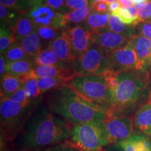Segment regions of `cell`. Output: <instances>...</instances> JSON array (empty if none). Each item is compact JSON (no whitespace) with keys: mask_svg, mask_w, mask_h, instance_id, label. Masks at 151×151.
I'll return each mask as SVG.
<instances>
[{"mask_svg":"<svg viewBox=\"0 0 151 151\" xmlns=\"http://www.w3.org/2000/svg\"><path fill=\"white\" fill-rule=\"evenodd\" d=\"M110 3L105 1H92L90 3V6L92 11L99 14H106L109 13V6Z\"/></svg>","mask_w":151,"mask_h":151,"instance_id":"cell-40","label":"cell"},{"mask_svg":"<svg viewBox=\"0 0 151 151\" xmlns=\"http://www.w3.org/2000/svg\"><path fill=\"white\" fill-rule=\"evenodd\" d=\"M92 1H105V2H109L111 4L115 1V0H90V3L92 2Z\"/></svg>","mask_w":151,"mask_h":151,"instance_id":"cell-47","label":"cell"},{"mask_svg":"<svg viewBox=\"0 0 151 151\" xmlns=\"http://www.w3.org/2000/svg\"><path fill=\"white\" fill-rule=\"evenodd\" d=\"M62 15V13L51 9L46 4H43L32 8L26 16L29 18L35 28L51 27L59 31H64Z\"/></svg>","mask_w":151,"mask_h":151,"instance_id":"cell-9","label":"cell"},{"mask_svg":"<svg viewBox=\"0 0 151 151\" xmlns=\"http://www.w3.org/2000/svg\"><path fill=\"white\" fill-rule=\"evenodd\" d=\"M6 62H14L18 60H32L28 55L24 52L20 43L16 42L12 45L8 50L3 55Z\"/></svg>","mask_w":151,"mask_h":151,"instance_id":"cell-28","label":"cell"},{"mask_svg":"<svg viewBox=\"0 0 151 151\" xmlns=\"http://www.w3.org/2000/svg\"><path fill=\"white\" fill-rule=\"evenodd\" d=\"M150 1H151V0H150Z\"/></svg>","mask_w":151,"mask_h":151,"instance_id":"cell-53","label":"cell"},{"mask_svg":"<svg viewBox=\"0 0 151 151\" xmlns=\"http://www.w3.org/2000/svg\"><path fill=\"white\" fill-rule=\"evenodd\" d=\"M36 32L41 37V39L50 42L56 39L62 31H59L51 27H39L36 28Z\"/></svg>","mask_w":151,"mask_h":151,"instance_id":"cell-34","label":"cell"},{"mask_svg":"<svg viewBox=\"0 0 151 151\" xmlns=\"http://www.w3.org/2000/svg\"><path fill=\"white\" fill-rule=\"evenodd\" d=\"M25 151H81L74 143L70 140H67L62 142L50 145V146L42 147V148L32 149Z\"/></svg>","mask_w":151,"mask_h":151,"instance_id":"cell-30","label":"cell"},{"mask_svg":"<svg viewBox=\"0 0 151 151\" xmlns=\"http://www.w3.org/2000/svg\"><path fill=\"white\" fill-rule=\"evenodd\" d=\"M70 38L76 61L92 45L94 35L84 25L76 24L65 29Z\"/></svg>","mask_w":151,"mask_h":151,"instance_id":"cell-11","label":"cell"},{"mask_svg":"<svg viewBox=\"0 0 151 151\" xmlns=\"http://www.w3.org/2000/svg\"><path fill=\"white\" fill-rule=\"evenodd\" d=\"M24 52L31 58H35L43 49V43L41 39L37 32L25 37L19 42Z\"/></svg>","mask_w":151,"mask_h":151,"instance_id":"cell-22","label":"cell"},{"mask_svg":"<svg viewBox=\"0 0 151 151\" xmlns=\"http://www.w3.org/2000/svg\"><path fill=\"white\" fill-rule=\"evenodd\" d=\"M96 151H106V147H105V148H104L103 149H101V150H96Z\"/></svg>","mask_w":151,"mask_h":151,"instance_id":"cell-48","label":"cell"},{"mask_svg":"<svg viewBox=\"0 0 151 151\" xmlns=\"http://www.w3.org/2000/svg\"><path fill=\"white\" fill-rule=\"evenodd\" d=\"M134 37L120 35L106 30L103 32L94 35L92 45L97 46L109 53L127 46L131 42Z\"/></svg>","mask_w":151,"mask_h":151,"instance_id":"cell-12","label":"cell"},{"mask_svg":"<svg viewBox=\"0 0 151 151\" xmlns=\"http://www.w3.org/2000/svg\"><path fill=\"white\" fill-rule=\"evenodd\" d=\"M35 79L40 78H51L58 77L65 79L68 83L80 74L75 67L60 64L50 66H35L32 69Z\"/></svg>","mask_w":151,"mask_h":151,"instance_id":"cell-13","label":"cell"},{"mask_svg":"<svg viewBox=\"0 0 151 151\" xmlns=\"http://www.w3.org/2000/svg\"><path fill=\"white\" fill-rule=\"evenodd\" d=\"M137 65V55L131 41L127 46L111 53L107 70H110L116 73H120L136 70Z\"/></svg>","mask_w":151,"mask_h":151,"instance_id":"cell-10","label":"cell"},{"mask_svg":"<svg viewBox=\"0 0 151 151\" xmlns=\"http://www.w3.org/2000/svg\"><path fill=\"white\" fill-rule=\"evenodd\" d=\"M44 4L62 14H65V10L67 9L65 5V0H46Z\"/></svg>","mask_w":151,"mask_h":151,"instance_id":"cell-39","label":"cell"},{"mask_svg":"<svg viewBox=\"0 0 151 151\" xmlns=\"http://www.w3.org/2000/svg\"><path fill=\"white\" fill-rule=\"evenodd\" d=\"M149 99L151 101V90H150V95H149Z\"/></svg>","mask_w":151,"mask_h":151,"instance_id":"cell-49","label":"cell"},{"mask_svg":"<svg viewBox=\"0 0 151 151\" xmlns=\"http://www.w3.org/2000/svg\"><path fill=\"white\" fill-rule=\"evenodd\" d=\"M20 15L8 8L2 4L0 5V19H1V23L4 24L9 27H11L14 24L16 19Z\"/></svg>","mask_w":151,"mask_h":151,"instance_id":"cell-31","label":"cell"},{"mask_svg":"<svg viewBox=\"0 0 151 151\" xmlns=\"http://www.w3.org/2000/svg\"><path fill=\"white\" fill-rule=\"evenodd\" d=\"M110 53L92 45L76 62L75 67L81 76L101 74L109 67Z\"/></svg>","mask_w":151,"mask_h":151,"instance_id":"cell-7","label":"cell"},{"mask_svg":"<svg viewBox=\"0 0 151 151\" xmlns=\"http://www.w3.org/2000/svg\"><path fill=\"white\" fill-rule=\"evenodd\" d=\"M134 133L151 135V101L148 98L136 111L133 117Z\"/></svg>","mask_w":151,"mask_h":151,"instance_id":"cell-16","label":"cell"},{"mask_svg":"<svg viewBox=\"0 0 151 151\" xmlns=\"http://www.w3.org/2000/svg\"><path fill=\"white\" fill-rule=\"evenodd\" d=\"M149 139H150V141H151V135L150 136V137H149Z\"/></svg>","mask_w":151,"mask_h":151,"instance_id":"cell-50","label":"cell"},{"mask_svg":"<svg viewBox=\"0 0 151 151\" xmlns=\"http://www.w3.org/2000/svg\"><path fill=\"white\" fill-rule=\"evenodd\" d=\"M28 3L31 6L32 8L37 6L43 4L45 3L46 0H27Z\"/></svg>","mask_w":151,"mask_h":151,"instance_id":"cell-43","label":"cell"},{"mask_svg":"<svg viewBox=\"0 0 151 151\" xmlns=\"http://www.w3.org/2000/svg\"><path fill=\"white\" fill-rule=\"evenodd\" d=\"M149 21H151V18L150 19V20H149Z\"/></svg>","mask_w":151,"mask_h":151,"instance_id":"cell-51","label":"cell"},{"mask_svg":"<svg viewBox=\"0 0 151 151\" xmlns=\"http://www.w3.org/2000/svg\"><path fill=\"white\" fill-rule=\"evenodd\" d=\"M32 107H24L8 98L1 99V133L5 140H13L20 134L35 110Z\"/></svg>","mask_w":151,"mask_h":151,"instance_id":"cell-4","label":"cell"},{"mask_svg":"<svg viewBox=\"0 0 151 151\" xmlns=\"http://www.w3.org/2000/svg\"><path fill=\"white\" fill-rule=\"evenodd\" d=\"M6 98L12 100V101H15V102L20 104L23 106L24 107H29L31 106H33L32 100H31L27 97L23 87H22L18 91L13 94H11V95L9 96Z\"/></svg>","mask_w":151,"mask_h":151,"instance_id":"cell-33","label":"cell"},{"mask_svg":"<svg viewBox=\"0 0 151 151\" xmlns=\"http://www.w3.org/2000/svg\"><path fill=\"white\" fill-rule=\"evenodd\" d=\"M118 87L111 93L112 109L108 116H129L148 99L150 73L148 71H125L118 73Z\"/></svg>","mask_w":151,"mask_h":151,"instance_id":"cell-3","label":"cell"},{"mask_svg":"<svg viewBox=\"0 0 151 151\" xmlns=\"http://www.w3.org/2000/svg\"><path fill=\"white\" fill-rule=\"evenodd\" d=\"M137 35L143 36L151 40V21H146L138 24Z\"/></svg>","mask_w":151,"mask_h":151,"instance_id":"cell-38","label":"cell"},{"mask_svg":"<svg viewBox=\"0 0 151 151\" xmlns=\"http://www.w3.org/2000/svg\"><path fill=\"white\" fill-rule=\"evenodd\" d=\"M35 67L32 59L6 62V73L17 76L27 73Z\"/></svg>","mask_w":151,"mask_h":151,"instance_id":"cell-25","label":"cell"},{"mask_svg":"<svg viewBox=\"0 0 151 151\" xmlns=\"http://www.w3.org/2000/svg\"><path fill=\"white\" fill-rule=\"evenodd\" d=\"M0 3L22 16H26L32 9L27 0H0Z\"/></svg>","mask_w":151,"mask_h":151,"instance_id":"cell-29","label":"cell"},{"mask_svg":"<svg viewBox=\"0 0 151 151\" xmlns=\"http://www.w3.org/2000/svg\"><path fill=\"white\" fill-rule=\"evenodd\" d=\"M6 73V60L4 56L1 55L0 56V76L1 78Z\"/></svg>","mask_w":151,"mask_h":151,"instance_id":"cell-41","label":"cell"},{"mask_svg":"<svg viewBox=\"0 0 151 151\" xmlns=\"http://www.w3.org/2000/svg\"><path fill=\"white\" fill-rule=\"evenodd\" d=\"M150 90H151V88H150Z\"/></svg>","mask_w":151,"mask_h":151,"instance_id":"cell-52","label":"cell"},{"mask_svg":"<svg viewBox=\"0 0 151 151\" xmlns=\"http://www.w3.org/2000/svg\"><path fill=\"white\" fill-rule=\"evenodd\" d=\"M11 29L14 33L16 42H20L22 39L36 32V28L29 18L20 15L11 26Z\"/></svg>","mask_w":151,"mask_h":151,"instance_id":"cell-19","label":"cell"},{"mask_svg":"<svg viewBox=\"0 0 151 151\" xmlns=\"http://www.w3.org/2000/svg\"><path fill=\"white\" fill-rule=\"evenodd\" d=\"M88 100L102 108L108 116L112 109V96L101 74L81 76L68 83Z\"/></svg>","mask_w":151,"mask_h":151,"instance_id":"cell-5","label":"cell"},{"mask_svg":"<svg viewBox=\"0 0 151 151\" xmlns=\"http://www.w3.org/2000/svg\"><path fill=\"white\" fill-rule=\"evenodd\" d=\"M16 42L14 33L11 28L1 23L0 27V52L4 55L9 48Z\"/></svg>","mask_w":151,"mask_h":151,"instance_id":"cell-26","label":"cell"},{"mask_svg":"<svg viewBox=\"0 0 151 151\" xmlns=\"http://www.w3.org/2000/svg\"><path fill=\"white\" fill-rule=\"evenodd\" d=\"M92 9L90 6L82 9L75 11H69L62 15V26L64 30L71 26L85 22L90 15Z\"/></svg>","mask_w":151,"mask_h":151,"instance_id":"cell-20","label":"cell"},{"mask_svg":"<svg viewBox=\"0 0 151 151\" xmlns=\"http://www.w3.org/2000/svg\"><path fill=\"white\" fill-rule=\"evenodd\" d=\"M27 97L31 100H36L41 95V92L38 86L37 79H31L23 85Z\"/></svg>","mask_w":151,"mask_h":151,"instance_id":"cell-35","label":"cell"},{"mask_svg":"<svg viewBox=\"0 0 151 151\" xmlns=\"http://www.w3.org/2000/svg\"><path fill=\"white\" fill-rule=\"evenodd\" d=\"M139 11V18L141 22L148 21L151 18V1L149 0L146 3L141 4L134 5Z\"/></svg>","mask_w":151,"mask_h":151,"instance_id":"cell-36","label":"cell"},{"mask_svg":"<svg viewBox=\"0 0 151 151\" xmlns=\"http://www.w3.org/2000/svg\"><path fill=\"white\" fill-rule=\"evenodd\" d=\"M116 145L122 151H151V141L148 137L134 133L133 135L120 141Z\"/></svg>","mask_w":151,"mask_h":151,"instance_id":"cell-17","label":"cell"},{"mask_svg":"<svg viewBox=\"0 0 151 151\" xmlns=\"http://www.w3.org/2000/svg\"><path fill=\"white\" fill-rule=\"evenodd\" d=\"M32 60L35 66H50L63 64L60 61L55 52L48 46L46 48H43L32 58Z\"/></svg>","mask_w":151,"mask_h":151,"instance_id":"cell-24","label":"cell"},{"mask_svg":"<svg viewBox=\"0 0 151 151\" xmlns=\"http://www.w3.org/2000/svg\"><path fill=\"white\" fill-rule=\"evenodd\" d=\"M38 86L41 90V94L46 93L47 92L55 89L62 85L68 83L65 79L58 77H51V78H40L37 79Z\"/></svg>","mask_w":151,"mask_h":151,"instance_id":"cell-27","label":"cell"},{"mask_svg":"<svg viewBox=\"0 0 151 151\" xmlns=\"http://www.w3.org/2000/svg\"><path fill=\"white\" fill-rule=\"evenodd\" d=\"M110 13L99 14L93 12L88 16L84 22L83 25L90 30L94 35L103 32L108 30L109 19Z\"/></svg>","mask_w":151,"mask_h":151,"instance_id":"cell-18","label":"cell"},{"mask_svg":"<svg viewBox=\"0 0 151 151\" xmlns=\"http://www.w3.org/2000/svg\"><path fill=\"white\" fill-rule=\"evenodd\" d=\"M48 46L55 52L62 63L75 67L76 58L73 52L70 38L66 30L62 31L56 39L49 42Z\"/></svg>","mask_w":151,"mask_h":151,"instance_id":"cell-14","label":"cell"},{"mask_svg":"<svg viewBox=\"0 0 151 151\" xmlns=\"http://www.w3.org/2000/svg\"><path fill=\"white\" fill-rule=\"evenodd\" d=\"M70 141L81 151H96L109 145L103 122H88L71 126Z\"/></svg>","mask_w":151,"mask_h":151,"instance_id":"cell-6","label":"cell"},{"mask_svg":"<svg viewBox=\"0 0 151 151\" xmlns=\"http://www.w3.org/2000/svg\"><path fill=\"white\" fill-rule=\"evenodd\" d=\"M111 14L118 16L124 23L129 24V25L137 26L139 24L137 20L132 16L131 13H130L129 10L128 9V7L127 6H121L118 10L111 13Z\"/></svg>","mask_w":151,"mask_h":151,"instance_id":"cell-32","label":"cell"},{"mask_svg":"<svg viewBox=\"0 0 151 151\" xmlns=\"http://www.w3.org/2000/svg\"><path fill=\"white\" fill-rule=\"evenodd\" d=\"M23 87L18 76L6 73L1 78V99L6 98Z\"/></svg>","mask_w":151,"mask_h":151,"instance_id":"cell-21","label":"cell"},{"mask_svg":"<svg viewBox=\"0 0 151 151\" xmlns=\"http://www.w3.org/2000/svg\"><path fill=\"white\" fill-rule=\"evenodd\" d=\"M120 6H120V4L118 2V1H113V2L111 3L109 6V13L111 14V13L114 12V11L118 10Z\"/></svg>","mask_w":151,"mask_h":151,"instance_id":"cell-42","label":"cell"},{"mask_svg":"<svg viewBox=\"0 0 151 151\" xmlns=\"http://www.w3.org/2000/svg\"><path fill=\"white\" fill-rule=\"evenodd\" d=\"M103 123L108 137L109 145L117 144L134 134L133 119L130 116H108Z\"/></svg>","mask_w":151,"mask_h":151,"instance_id":"cell-8","label":"cell"},{"mask_svg":"<svg viewBox=\"0 0 151 151\" xmlns=\"http://www.w3.org/2000/svg\"><path fill=\"white\" fill-rule=\"evenodd\" d=\"M149 0H132L133 1L134 5H138V4H141L146 3L147 1H148Z\"/></svg>","mask_w":151,"mask_h":151,"instance_id":"cell-46","label":"cell"},{"mask_svg":"<svg viewBox=\"0 0 151 151\" xmlns=\"http://www.w3.org/2000/svg\"><path fill=\"white\" fill-rule=\"evenodd\" d=\"M106 151H122L121 148L116 144H111L106 146Z\"/></svg>","mask_w":151,"mask_h":151,"instance_id":"cell-45","label":"cell"},{"mask_svg":"<svg viewBox=\"0 0 151 151\" xmlns=\"http://www.w3.org/2000/svg\"><path fill=\"white\" fill-rule=\"evenodd\" d=\"M116 1H118L120 5L124 6L129 7L134 6V3L132 0H116Z\"/></svg>","mask_w":151,"mask_h":151,"instance_id":"cell-44","label":"cell"},{"mask_svg":"<svg viewBox=\"0 0 151 151\" xmlns=\"http://www.w3.org/2000/svg\"><path fill=\"white\" fill-rule=\"evenodd\" d=\"M71 124L40 103L19 134L18 151L42 148L70 139Z\"/></svg>","mask_w":151,"mask_h":151,"instance_id":"cell-1","label":"cell"},{"mask_svg":"<svg viewBox=\"0 0 151 151\" xmlns=\"http://www.w3.org/2000/svg\"><path fill=\"white\" fill-rule=\"evenodd\" d=\"M47 107L71 126L88 122H104L108 114L102 108L88 100L69 83L48 92Z\"/></svg>","mask_w":151,"mask_h":151,"instance_id":"cell-2","label":"cell"},{"mask_svg":"<svg viewBox=\"0 0 151 151\" xmlns=\"http://www.w3.org/2000/svg\"><path fill=\"white\" fill-rule=\"evenodd\" d=\"M137 58V71H148L151 65V40L143 36L137 35L132 41Z\"/></svg>","mask_w":151,"mask_h":151,"instance_id":"cell-15","label":"cell"},{"mask_svg":"<svg viewBox=\"0 0 151 151\" xmlns=\"http://www.w3.org/2000/svg\"><path fill=\"white\" fill-rule=\"evenodd\" d=\"M137 26L129 25L124 23L118 16L111 14L109 19L108 30L113 32L120 34V35L134 37L137 35Z\"/></svg>","mask_w":151,"mask_h":151,"instance_id":"cell-23","label":"cell"},{"mask_svg":"<svg viewBox=\"0 0 151 151\" xmlns=\"http://www.w3.org/2000/svg\"><path fill=\"white\" fill-rule=\"evenodd\" d=\"M65 5L72 11L79 10L90 6V0H65Z\"/></svg>","mask_w":151,"mask_h":151,"instance_id":"cell-37","label":"cell"}]
</instances>
